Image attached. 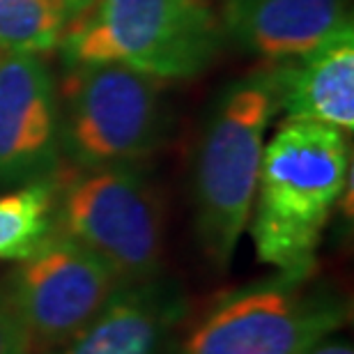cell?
Returning <instances> with one entry per match:
<instances>
[{
  "label": "cell",
  "mask_w": 354,
  "mask_h": 354,
  "mask_svg": "<svg viewBox=\"0 0 354 354\" xmlns=\"http://www.w3.org/2000/svg\"><path fill=\"white\" fill-rule=\"evenodd\" d=\"M118 288L115 274L95 253L55 228L21 260L7 286L37 354L74 338Z\"/></svg>",
  "instance_id": "52a82bcc"
},
{
  "label": "cell",
  "mask_w": 354,
  "mask_h": 354,
  "mask_svg": "<svg viewBox=\"0 0 354 354\" xmlns=\"http://www.w3.org/2000/svg\"><path fill=\"white\" fill-rule=\"evenodd\" d=\"M60 90V150L79 171L133 166L159 147V79L124 65H81L67 67Z\"/></svg>",
  "instance_id": "5b68a950"
},
{
  "label": "cell",
  "mask_w": 354,
  "mask_h": 354,
  "mask_svg": "<svg viewBox=\"0 0 354 354\" xmlns=\"http://www.w3.org/2000/svg\"><path fill=\"white\" fill-rule=\"evenodd\" d=\"M90 0H0V51L48 53Z\"/></svg>",
  "instance_id": "7c38bea8"
},
{
  "label": "cell",
  "mask_w": 354,
  "mask_h": 354,
  "mask_svg": "<svg viewBox=\"0 0 354 354\" xmlns=\"http://www.w3.org/2000/svg\"><path fill=\"white\" fill-rule=\"evenodd\" d=\"M55 230L115 274L120 286L157 279L164 212L157 191L133 166L79 171L55 189Z\"/></svg>",
  "instance_id": "277c9868"
},
{
  "label": "cell",
  "mask_w": 354,
  "mask_h": 354,
  "mask_svg": "<svg viewBox=\"0 0 354 354\" xmlns=\"http://www.w3.org/2000/svg\"><path fill=\"white\" fill-rule=\"evenodd\" d=\"M196 3H203V0H196Z\"/></svg>",
  "instance_id": "2e32d148"
},
{
  "label": "cell",
  "mask_w": 354,
  "mask_h": 354,
  "mask_svg": "<svg viewBox=\"0 0 354 354\" xmlns=\"http://www.w3.org/2000/svg\"><path fill=\"white\" fill-rule=\"evenodd\" d=\"M304 354H354L352 348L348 343H327V341H320L317 345H313L308 352Z\"/></svg>",
  "instance_id": "9a60e30c"
},
{
  "label": "cell",
  "mask_w": 354,
  "mask_h": 354,
  "mask_svg": "<svg viewBox=\"0 0 354 354\" xmlns=\"http://www.w3.org/2000/svg\"><path fill=\"white\" fill-rule=\"evenodd\" d=\"M58 157L51 72L35 53L0 51V189L53 180Z\"/></svg>",
  "instance_id": "ba28073f"
},
{
  "label": "cell",
  "mask_w": 354,
  "mask_h": 354,
  "mask_svg": "<svg viewBox=\"0 0 354 354\" xmlns=\"http://www.w3.org/2000/svg\"><path fill=\"white\" fill-rule=\"evenodd\" d=\"M310 274H286L221 297L205 310L180 354H304L348 322V306Z\"/></svg>",
  "instance_id": "8992f818"
},
{
  "label": "cell",
  "mask_w": 354,
  "mask_h": 354,
  "mask_svg": "<svg viewBox=\"0 0 354 354\" xmlns=\"http://www.w3.org/2000/svg\"><path fill=\"white\" fill-rule=\"evenodd\" d=\"M279 109L272 67L230 83L209 111L196 157V232L216 269L249 225L269 120Z\"/></svg>",
  "instance_id": "7a4b0ae2"
},
{
  "label": "cell",
  "mask_w": 354,
  "mask_h": 354,
  "mask_svg": "<svg viewBox=\"0 0 354 354\" xmlns=\"http://www.w3.org/2000/svg\"><path fill=\"white\" fill-rule=\"evenodd\" d=\"M184 310L173 283L120 286L86 327L51 354H166Z\"/></svg>",
  "instance_id": "9c48e42d"
},
{
  "label": "cell",
  "mask_w": 354,
  "mask_h": 354,
  "mask_svg": "<svg viewBox=\"0 0 354 354\" xmlns=\"http://www.w3.org/2000/svg\"><path fill=\"white\" fill-rule=\"evenodd\" d=\"M55 180L0 196V260H26L55 228Z\"/></svg>",
  "instance_id": "4fadbf2b"
},
{
  "label": "cell",
  "mask_w": 354,
  "mask_h": 354,
  "mask_svg": "<svg viewBox=\"0 0 354 354\" xmlns=\"http://www.w3.org/2000/svg\"><path fill=\"white\" fill-rule=\"evenodd\" d=\"M352 0H225L223 32L251 55L299 58L352 24Z\"/></svg>",
  "instance_id": "30bf717a"
},
{
  "label": "cell",
  "mask_w": 354,
  "mask_h": 354,
  "mask_svg": "<svg viewBox=\"0 0 354 354\" xmlns=\"http://www.w3.org/2000/svg\"><path fill=\"white\" fill-rule=\"evenodd\" d=\"M350 147L329 124L286 120L263 150L251 237L258 258L286 274H310L331 209L350 182Z\"/></svg>",
  "instance_id": "6da1fadb"
},
{
  "label": "cell",
  "mask_w": 354,
  "mask_h": 354,
  "mask_svg": "<svg viewBox=\"0 0 354 354\" xmlns=\"http://www.w3.org/2000/svg\"><path fill=\"white\" fill-rule=\"evenodd\" d=\"M221 39V24L196 0H90L58 48L67 67L124 65L166 81L203 74Z\"/></svg>",
  "instance_id": "3957f363"
},
{
  "label": "cell",
  "mask_w": 354,
  "mask_h": 354,
  "mask_svg": "<svg viewBox=\"0 0 354 354\" xmlns=\"http://www.w3.org/2000/svg\"><path fill=\"white\" fill-rule=\"evenodd\" d=\"M0 354H32L26 322L5 286H0Z\"/></svg>",
  "instance_id": "5bb4252c"
},
{
  "label": "cell",
  "mask_w": 354,
  "mask_h": 354,
  "mask_svg": "<svg viewBox=\"0 0 354 354\" xmlns=\"http://www.w3.org/2000/svg\"><path fill=\"white\" fill-rule=\"evenodd\" d=\"M279 109L288 120L354 129V28L352 24L299 58L276 62Z\"/></svg>",
  "instance_id": "8fae6325"
}]
</instances>
